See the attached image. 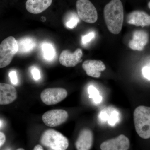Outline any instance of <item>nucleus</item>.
<instances>
[{"instance_id":"1a4fd4ad","label":"nucleus","mask_w":150,"mask_h":150,"mask_svg":"<svg viewBox=\"0 0 150 150\" xmlns=\"http://www.w3.org/2000/svg\"><path fill=\"white\" fill-rule=\"evenodd\" d=\"M82 51L80 48H77L73 53L68 50H64L60 54L59 62L66 67H74L82 62Z\"/></svg>"},{"instance_id":"39448f33","label":"nucleus","mask_w":150,"mask_h":150,"mask_svg":"<svg viewBox=\"0 0 150 150\" xmlns=\"http://www.w3.org/2000/svg\"><path fill=\"white\" fill-rule=\"evenodd\" d=\"M76 8L79 17L83 21L93 23L97 20L96 9L89 0H77Z\"/></svg>"},{"instance_id":"0eeeda50","label":"nucleus","mask_w":150,"mask_h":150,"mask_svg":"<svg viewBox=\"0 0 150 150\" xmlns=\"http://www.w3.org/2000/svg\"><path fill=\"white\" fill-rule=\"evenodd\" d=\"M69 115L67 111L63 109H55L45 112L42 117V121L46 126L56 127L66 122Z\"/></svg>"},{"instance_id":"4468645a","label":"nucleus","mask_w":150,"mask_h":150,"mask_svg":"<svg viewBox=\"0 0 150 150\" xmlns=\"http://www.w3.org/2000/svg\"><path fill=\"white\" fill-rule=\"evenodd\" d=\"M17 97V93L13 86L0 83V105H5L13 102Z\"/></svg>"},{"instance_id":"2f4dec72","label":"nucleus","mask_w":150,"mask_h":150,"mask_svg":"<svg viewBox=\"0 0 150 150\" xmlns=\"http://www.w3.org/2000/svg\"></svg>"},{"instance_id":"2eb2a0df","label":"nucleus","mask_w":150,"mask_h":150,"mask_svg":"<svg viewBox=\"0 0 150 150\" xmlns=\"http://www.w3.org/2000/svg\"><path fill=\"white\" fill-rule=\"evenodd\" d=\"M52 3V0H27L26 9L30 13H40L47 9Z\"/></svg>"},{"instance_id":"393cba45","label":"nucleus","mask_w":150,"mask_h":150,"mask_svg":"<svg viewBox=\"0 0 150 150\" xmlns=\"http://www.w3.org/2000/svg\"><path fill=\"white\" fill-rule=\"evenodd\" d=\"M6 137L5 135L3 132L0 131V148L5 143Z\"/></svg>"},{"instance_id":"5701e85b","label":"nucleus","mask_w":150,"mask_h":150,"mask_svg":"<svg viewBox=\"0 0 150 150\" xmlns=\"http://www.w3.org/2000/svg\"><path fill=\"white\" fill-rule=\"evenodd\" d=\"M118 118V113L116 112H113L110 115L108 123L110 125L113 126L117 122Z\"/></svg>"},{"instance_id":"f257e3e1","label":"nucleus","mask_w":150,"mask_h":150,"mask_svg":"<svg viewBox=\"0 0 150 150\" xmlns=\"http://www.w3.org/2000/svg\"><path fill=\"white\" fill-rule=\"evenodd\" d=\"M104 17L108 29L114 34L121 32L123 27L124 11L121 0H111L104 8Z\"/></svg>"},{"instance_id":"a211bd4d","label":"nucleus","mask_w":150,"mask_h":150,"mask_svg":"<svg viewBox=\"0 0 150 150\" xmlns=\"http://www.w3.org/2000/svg\"><path fill=\"white\" fill-rule=\"evenodd\" d=\"M89 97L93 98L94 102L96 103H99L102 100V97L100 95L98 90L93 86H90L88 88Z\"/></svg>"},{"instance_id":"7c9ffc66","label":"nucleus","mask_w":150,"mask_h":150,"mask_svg":"<svg viewBox=\"0 0 150 150\" xmlns=\"http://www.w3.org/2000/svg\"><path fill=\"white\" fill-rule=\"evenodd\" d=\"M148 7H149V8L150 9V1L148 3Z\"/></svg>"},{"instance_id":"9d476101","label":"nucleus","mask_w":150,"mask_h":150,"mask_svg":"<svg viewBox=\"0 0 150 150\" xmlns=\"http://www.w3.org/2000/svg\"><path fill=\"white\" fill-rule=\"evenodd\" d=\"M82 67L87 75L96 78H99L101 72L106 69L104 63L100 60H87L83 62Z\"/></svg>"},{"instance_id":"412c9836","label":"nucleus","mask_w":150,"mask_h":150,"mask_svg":"<svg viewBox=\"0 0 150 150\" xmlns=\"http://www.w3.org/2000/svg\"><path fill=\"white\" fill-rule=\"evenodd\" d=\"M9 76L11 82L13 84H17L18 83V79L16 71H11L9 74Z\"/></svg>"},{"instance_id":"6ab92c4d","label":"nucleus","mask_w":150,"mask_h":150,"mask_svg":"<svg viewBox=\"0 0 150 150\" xmlns=\"http://www.w3.org/2000/svg\"><path fill=\"white\" fill-rule=\"evenodd\" d=\"M79 22L77 16H74L71 17L70 19L66 23V26L70 29H73L76 27Z\"/></svg>"},{"instance_id":"c756f323","label":"nucleus","mask_w":150,"mask_h":150,"mask_svg":"<svg viewBox=\"0 0 150 150\" xmlns=\"http://www.w3.org/2000/svg\"><path fill=\"white\" fill-rule=\"evenodd\" d=\"M4 150H12L11 149H10V148H7V149H5Z\"/></svg>"},{"instance_id":"7ed1b4c3","label":"nucleus","mask_w":150,"mask_h":150,"mask_svg":"<svg viewBox=\"0 0 150 150\" xmlns=\"http://www.w3.org/2000/svg\"><path fill=\"white\" fill-rule=\"evenodd\" d=\"M40 142L44 146L53 150H66L69 146L67 137L53 129L44 131L40 137Z\"/></svg>"},{"instance_id":"b1692460","label":"nucleus","mask_w":150,"mask_h":150,"mask_svg":"<svg viewBox=\"0 0 150 150\" xmlns=\"http://www.w3.org/2000/svg\"><path fill=\"white\" fill-rule=\"evenodd\" d=\"M142 74L144 77L150 80V67H145L142 69Z\"/></svg>"},{"instance_id":"ddd939ff","label":"nucleus","mask_w":150,"mask_h":150,"mask_svg":"<svg viewBox=\"0 0 150 150\" xmlns=\"http://www.w3.org/2000/svg\"><path fill=\"white\" fill-rule=\"evenodd\" d=\"M127 21L129 24L137 26H150V15L143 11H133L128 15Z\"/></svg>"},{"instance_id":"f8f14e48","label":"nucleus","mask_w":150,"mask_h":150,"mask_svg":"<svg viewBox=\"0 0 150 150\" xmlns=\"http://www.w3.org/2000/svg\"><path fill=\"white\" fill-rule=\"evenodd\" d=\"M93 142V136L90 129H84L79 134L75 146L77 150H90Z\"/></svg>"},{"instance_id":"aec40b11","label":"nucleus","mask_w":150,"mask_h":150,"mask_svg":"<svg viewBox=\"0 0 150 150\" xmlns=\"http://www.w3.org/2000/svg\"><path fill=\"white\" fill-rule=\"evenodd\" d=\"M31 73L34 80L37 81L40 79L41 78L40 71L37 68L33 67L31 69Z\"/></svg>"},{"instance_id":"6e6552de","label":"nucleus","mask_w":150,"mask_h":150,"mask_svg":"<svg viewBox=\"0 0 150 150\" xmlns=\"http://www.w3.org/2000/svg\"><path fill=\"white\" fill-rule=\"evenodd\" d=\"M130 146L128 137L121 134L116 138L103 142L100 149L101 150H128Z\"/></svg>"},{"instance_id":"4be33fe9","label":"nucleus","mask_w":150,"mask_h":150,"mask_svg":"<svg viewBox=\"0 0 150 150\" xmlns=\"http://www.w3.org/2000/svg\"><path fill=\"white\" fill-rule=\"evenodd\" d=\"M95 36V33L93 32H91L82 37V42L83 44H86L90 41H91Z\"/></svg>"},{"instance_id":"bb28decb","label":"nucleus","mask_w":150,"mask_h":150,"mask_svg":"<svg viewBox=\"0 0 150 150\" xmlns=\"http://www.w3.org/2000/svg\"><path fill=\"white\" fill-rule=\"evenodd\" d=\"M41 21L43 22L45 21L46 20V17H41Z\"/></svg>"},{"instance_id":"20e7f679","label":"nucleus","mask_w":150,"mask_h":150,"mask_svg":"<svg viewBox=\"0 0 150 150\" xmlns=\"http://www.w3.org/2000/svg\"><path fill=\"white\" fill-rule=\"evenodd\" d=\"M18 51L17 40L13 36H9L3 40L0 44V68L9 65Z\"/></svg>"},{"instance_id":"cd10ccee","label":"nucleus","mask_w":150,"mask_h":150,"mask_svg":"<svg viewBox=\"0 0 150 150\" xmlns=\"http://www.w3.org/2000/svg\"><path fill=\"white\" fill-rule=\"evenodd\" d=\"M3 124V121L2 120H0V127H1L2 126Z\"/></svg>"},{"instance_id":"f03ea898","label":"nucleus","mask_w":150,"mask_h":150,"mask_svg":"<svg viewBox=\"0 0 150 150\" xmlns=\"http://www.w3.org/2000/svg\"><path fill=\"white\" fill-rule=\"evenodd\" d=\"M134 120L137 134L144 139L150 138V107L141 105L134 110Z\"/></svg>"},{"instance_id":"9b49d317","label":"nucleus","mask_w":150,"mask_h":150,"mask_svg":"<svg viewBox=\"0 0 150 150\" xmlns=\"http://www.w3.org/2000/svg\"><path fill=\"white\" fill-rule=\"evenodd\" d=\"M149 39V34L146 31L135 30L133 34V38L129 42V47L135 51H143L147 44Z\"/></svg>"},{"instance_id":"c85d7f7f","label":"nucleus","mask_w":150,"mask_h":150,"mask_svg":"<svg viewBox=\"0 0 150 150\" xmlns=\"http://www.w3.org/2000/svg\"><path fill=\"white\" fill-rule=\"evenodd\" d=\"M16 150H25L24 149H22V148H19V149H17Z\"/></svg>"},{"instance_id":"423d86ee","label":"nucleus","mask_w":150,"mask_h":150,"mask_svg":"<svg viewBox=\"0 0 150 150\" xmlns=\"http://www.w3.org/2000/svg\"><path fill=\"white\" fill-rule=\"evenodd\" d=\"M68 93L66 89L61 88H48L44 90L40 94V98L47 105L57 104L65 99Z\"/></svg>"},{"instance_id":"dca6fc26","label":"nucleus","mask_w":150,"mask_h":150,"mask_svg":"<svg viewBox=\"0 0 150 150\" xmlns=\"http://www.w3.org/2000/svg\"><path fill=\"white\" fill-rule=\"evenodd\" d=\"M17 41L18 52L21 54L28 53L33 50L36 46V41L32 38H23Z\"/></svg>"},{"instance_id":"f3484780","label":"nucleus","mask_w":150,"mask_h":150,"mask_svg":"<svg viewBox=\"0 0 150 150\" xmlns=\"http://www.w3.org/2000/svg\"><path fill=\"white\" fill-rule=\"evenodd\" d=\"M43 55L48 61H52L56 56V51L54 46L50 43H45L42 46Z\"/></svg>"},{"instance_id":"a878e982","label":"nucleus","mask_w":150,"mask_h":150,"mask_svg":"<svg viewBox=\"0 0 150 150\" xmlns=\"http://www.w3.org/2000/svg\"><path fill=\"white\" fill-rule=\"evenodd\" d=\"M33 150H43L42 146L40 145H37L35 146Z\"/></svg>"}]
</instances>
